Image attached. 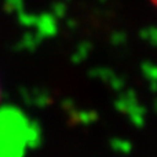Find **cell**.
Masks as SVG:
<instances>
[{
  "instance_id": "obj_2",
  "label": "cell",
  "mask_w": 157,
  "mask_h": 157,
  "mask_svg": "<svg viewBox=\"0 0 157 157\" xmlns=\"http://www.w3.org/2000/svg\"><path fill=\"white\" fill-rule=\"evenodd\" d=\"M150 2H152V3H153V4H155V6H156V7H157V0H150Z\"/></svg>"
},
{
  "instance_id": "obj_1",
  "label": "cell",
  "mask_w": 157,
  "mask_h": 157,
  "mask_svg": "<svg viewBox=\"0 0 157 157\" xmlns=\"http://www.w3.org/2000/svg\"><path fill=\"white\" fill-rule=\"evenodd\" d=\"M29 136V121L15 109L0 110V157L21 152Z\"/></svg>"
}]
</instances>
